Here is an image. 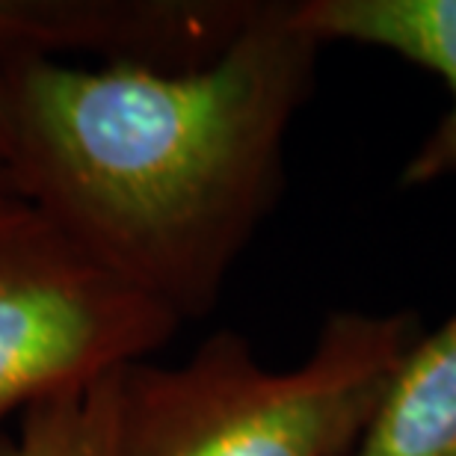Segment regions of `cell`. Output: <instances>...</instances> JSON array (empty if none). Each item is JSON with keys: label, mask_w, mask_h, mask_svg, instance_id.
I'll use <instances>...</instances> for the list:
<instances>
[{"label": "cell", "mask_w": 456, "mask_h": 456, "mask_svg": "<svg viewBox=\"0 0 456 456\" xmlns=\"http://www.w3.org/2000/svg\"><path fill=\"white\" fill-rule=\"evenodd\" d=\"M294 0H267L196 71L0 62L6 175L62 234L178 323L216 305L285 184V142L314 89Z\"/></svg>", "instance_id": "obj_1"}, {"label": "cell", "mask_w": 456, "mask_h": 456, "mask_svg": "<svg viewBox=\"0 0 456 456\" xmlns=\"http://www.w3.org/2000/svg\"><path fill=\"white\" fill-rule=\"evenodd\" d=\"M415 312H335L303 364L270 370L237 332L184 364L118 373L113 456H350L403 355Z\"/></svg>", "instance_id": "obj_2"}, {"label": "cell", "mask_w": 456, "mask_h": 456, "mask_svg": "<svg viewBox=\"0 0 456 456\" xmlns=\"http://www.w3.org/2000/svg\"><path fill=\"white\" fill-rule=\"evenodd\" d=\"M178 326L18 193L0 199V424L142 362Z\"/></svg>", "instance_id": "obj_3"}, {"label": "cell", "mask_w": 456, "mask_h": 456, "mask_svg": "<svg viewBox=\"0 0 456 456\" xmlns=\"http://www.w3.org/2000/svg\"><path fill=\"white\" fill-rule=\"evenodd\" d=\"M267 0H0V62L98 57L196 71L220 60Z\"/></svg>", "instance_id": "obj_4"}, {"label": "cell", "mask_w": 456, "mask_h": 456, "mask_svg": "<svg viewBox=\"0 0 456 456\" xmlns=\"http://www.w3.org/2000/svg\"><path fill=\"white\" fill-rule=\"evenodd\" d=\"M294 21L321 45L388 51L444 84L448 107L400 172L403 187L456 175V0H294Z\"/></svg>", "instance_id": "obj_5"}, {"label": "cell", "mask_w": 456, "mask_h": 456, "mask_svg": "<svg viewBox=\"0 0 456 456\" xmlns=\"http://www.w3.org/2000/svg\"><path fill=\"white\" fill-rule=\"evenodd\" d=\"M350 456H456V314L403 355Z\"/></svg>", "instance_id": "obj_6"}, {"label": "cell", "mask_w": 456, "mask_h": 456, "mask_svg": "<svg viewBox=\"0 0 456 456\" xmlns=\"http://www.w3.org/2000/svg\"><path fill=\"white\" fill-rule=\"evenodd\" d=\"M118 373L30 406L18 439L0 436V456H113Z\"/></svg>", "instance_id": "obj_7"}, {"label": "cell", "mask_w": 456, "mask_h": 456, "mask_svg": "<svg viewBox=\"0 0 456 456\" xmlns=\"http://www.w3.org/2000/svg\"><path fill=\"white\" fill-rule=\"evenodd\" d=\"M9 140H12V131H9V110H6L4 86H0V169L4 172H6V160H9Z\"/></svg>", "instance_id": "obj_8"}, {"label": "cell", "mask_w": 456, "mask_h": 456, "mask_svg": "<svg viewBox=\"0 0 456 456\" xmlns=\"http://www.w3.org/2000/svg\"><path fill=\"white\" fill-rule=\"evenodd\" d=\"M15 193V187H12V181H9V175L4 169H0V199L4 196H12Z\"/></svg>", "instance_id": "obj_9"}]
</instances>
